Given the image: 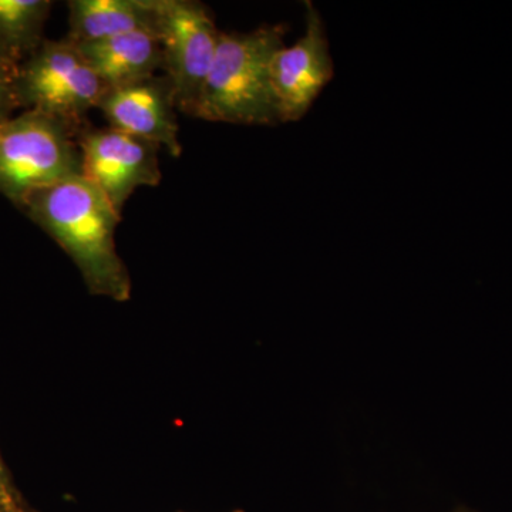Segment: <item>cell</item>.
Instances as JSON below:
<instances>
[{"instance_id":"6da1fadb","label":"cell","mask_w":512,"mask_h":512,"mask_svg":"<svg viewBox=\"0 0 512 512\" xmlns=\"http://www.w3.org/2000/svg\"><path fill=\"white\" fill-rule=\"evenodd\" d=\"M22 211L73 259L93 295L130 299V275L116 248L121 214L83 175L35 192Z\"/></svg>"},{"instance_id":"7a4b0ae2","label":"cell","mask_w":512,"mask_h":512,"mask_svg":"<svg viewBox=\"0 0 512 512\" xmlns=\"http://www.w3.org/2000/svg\"><path fill=\"white\" fill-rule=\"evenodd\" d=\"M286 32L285 25L261 26L248 33L221 32L195 117L244 126L281 123L271 63L285 46Z\"/></svg>"},{"instance_id":"3957f363","label":"cell","mask_w":512,"mask_h":512,"mask_svg":"<svg viewBox=\"0 0 512 512\" xmlns=\"http://www.w3.org/2000/svg\"><path fill=\"white\" fill-rule=\"evenodd\" d=\"M76 175L82 156L62 121L25 110L0 124V194L20 210L35 192Z\"/></svg>"},{"instance_id":"277c9868","label":"cell","mask_w":512,"mask_h":512,"mask_svg":"<svg viewBox=\"0 0 512 512\" xmlns=\"http://www.w3.org/2000/svg\"><path fill=\"white\" fill-rule=\"evenodd\" d=\"M107 90L79 46L67 37L46 39L18 70L20 109L62 121L76 136Z\"/></svg>"},{"instance_id":"5b68a950","label":"cell","mask_w":512,"mask_h":512,"mask_svg":"<svg viewBox=\"0 0 512 512\" xmlns=\"http://www.w3.org/2000/svg\"><path fill=\"white\" fill-rule=\"evenodd\" d=\"M220 36L207 6L195 0H161L158 39L163 70L173 87L177 110L188 116L197 113Z\"/></svg>"},{"instance_id":"8992f818","label":"cell","mask_w":512,"mask_h":512,"mask_svg":"<svg viewBox=\"0 0 512 512\" xmlns=\"http://www.w3.org/2000/svg\"><path fill=\"white\" fill-rule=\"evenodd\" d=\"M76 141L83 177L103 192L119 214L138 188L160 184V147L156 144L90 123L77 133Z\"/></svg>"},{"instance_id":"52a82bcc","label":"cell","mask_w":512,"mask_h":512,"mask_svg":"<svg viewBox=\"0 0 512 512\" xmlns=\"http://www.w3.org/2000/svg\"><path fill=\"white\" fill-rule=\"evenodd\" d=\"M305 9V33L292 46H282L271 63L281 123L301 120L335 73L322 16L312 2H306Z\"/></svg>"},{"instance_id":"ba28073f","label":"cell","mask_w":512,"mask_h":512,"mask_svg":"<svg viewBox=\"0 0 512 512\" xmlns=\"http://www.w3.org/2000/svg\"><path fill=\"white\" fill-rule=\"evenodd\" d=\"M97 109L109 127L164 147L173 157L183 154L173 87L165 74L107 90Z\"/></svg>"},{"instance_id":"9c48e42d","label":"cell","mask_w":512,"mask_h":512,"mask_svg":"<svg viewBox=\"0 0 512 512\" xmlns=\"http://www.w3.org/2000/svg\"><path fill=\"white\" fill-rule=\"evenodd\" d=\"M77 46L109 90L144 82L163 69L156 33L131 32Z\"/></svg>"},{"instance_id":"30bf717a","label":"cell","mask_w":512,"mask_h":512,"mask_svg":"<svg viewBox=\"0 0 512 512\" xmlns=\"http://www.w3.org/2000/svg\"><path fill=\"white\" fill-rule=\"evenodd\" d=\"M161 0H72L69 35L76 45L131 32L158 36Z\"/></svg>"},{"instance_id":"8fae6325","label":"cell","mask_w":512,"mask_h":512,"mask_svg":"<svg viewBox=\"0 0 512 512\" xmlns=\"http://www.w3.org/2000/svg\"><path fill=\"white\" fill-rule=\"evenodd\" d=\"M50 0H0V62L20 67L45 42Z\"/></svg>"},{"instance_id":"7c38bea8","label":"cell","mask_w":512,"mask_h":512,"mask_svg":"<svg viewBox=\"0 0 512 512\" xmlns=\"http://www.w3.org/2000/svg\"><path fill=\"white\" fill-rule=\"evenodd\" d=\"M19 67L0 62V124L12 119L20 109L18 97Z\"/></svg>"},{"instance_id":"4fadbf2b","label":"cell","mask_w":512,"mask_h":512,"mask_svg":"<svg viewBox=\"0 0 512 512\" xmlns=\"http://www.w3.org/2000/svg\"><path fill=\"white\" fill-rule=\"evenodd\" d=\"M12 501H10L9 494L6 493L3 484H0V512H12Z\"/></svg>"},{"instance_id":"5bb4252c","label":"cell","mask_w":512,"mask_h":512,"mask_svg":"<svg viewBox=\"0 0 512 512\" xmlns=\"http://www.w3.org/2000/svg\"><path fill=\"white\" fill-rule=\"evenodd\" d=\"M5 480V471H3L2 461H0V484Z\"/></svg>"},{"instance_id":"9a60e30c","label":"cell","mask_w":512,"mask_h":512,"mask_svg":"<svg viewBox=\"0 0 512 512\" xmlns=\"http://www.w3.org/2000/svg\"><path fill=\"white\" fill-rule=\"evenodd\" d=\"M454 512H470V511L460 510V511H454Z\"/></svg>"},{"instance_id":"2e32d148","label":"cell","mask_w":512,"mask_h":512,"mask_svg":"<svg viewBox=\"0 0 512 512\" xmlns=\"http://www.w3.org/2000/svg\"><path fill=\"white\" fill-rule=\"evenodd\" d=\"M235 512H242V511H235Z\"/></svg>"},{"instance_id":"e0dca14e","label":"cell","mask_w":512,"mask_h":512,"mask_svg":"<svg viewBox=\"0 0 512 512\" xmlns=\"http://www.w3.org/2000/svg\"><path fill=\"white\" fill-rule=\"evenodd\" d=\"M12 512H16V511H12Z\"/></svg>"}]
</instances>
